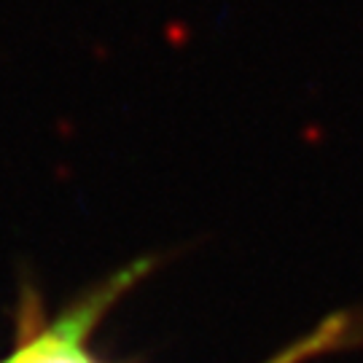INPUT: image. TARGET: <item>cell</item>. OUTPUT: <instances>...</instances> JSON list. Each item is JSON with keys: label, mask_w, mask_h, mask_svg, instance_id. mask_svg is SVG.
Returning a JSON list of instances; mask_svg holds the SVG:
<instances>
[{"label": "cell", "mask_w": 363, "mask_h": 363, "mask_svg": "<svg viewBox=\"0 0 363 363\" xmlns=\"http://www.w3.org/2000/svg\"><path fill=\"white\" fill-rule=\"evenodd\" d=\"M363 342V329L355 326V318L350 312H336L331 318L318 323V329L304 333L293 345H288L283 352L272 355L267 363H307L326 352L350 350L352 345Z\"/></svg>", "instance_id": "6da1fadb"}]
</instances>
